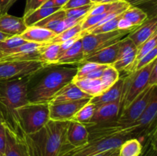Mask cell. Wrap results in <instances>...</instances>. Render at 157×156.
Masks as SVG:
<instances>
[{
  "label": "cell",
  "mask_w": 157,
  "mask_h": 156,
  "mask_svg": "<svg viewBox=\"0 0 157 156\" xmlns=\"http://www.w3.org/2000/svg\"><path fill=\"white\" fill-rule=\"evenodd\" d=\"M30 77L0 80V122L6 130L18 136H26L20 125L17 109L29 102Z\"/></svg>",
  "instance_id": "obj_1"
},
{
  "label": "cell",
  "mask_w": 157,
  "mask_h": 156,
  "mask_svg": "<svg viewBox=\"0 0 157 156\" xmlns=\"http://www.w3.org/2000/svg\"><path fill=\"white\" fill-rule=\"evenodd\" d=\"M50 70L34 85L28 86V100L34 103H49L62 87L71 82L78 72L77 67L50 66Z\"/></svg>",
  "instance_id": "obj_2"
},
{
  "label": "cell",
  "mask_w": 157,
  "mask_h": 156,
  "mask_svg": "<svg viewBox=\"0 0 157 156\" xmlns=\"http://www.w3.org/2000/svg\"><path fill=\"white\" fill-rule=\"evenodd\" d=\"M69 121L49 120L34 134L27 135L32 156H60L66 145V131Z\"/></svg>",
  "instance_id": "obj_3"
},
{
  "label": "cell",
  "mask_w": 157,
  "mask_h": 156,
  "mask_svg": "<svg viewBox=\"0 0 157 156\" xmlns=\"http://www.w3.org/2000/svg\"><path fill=\"white\" fill-rule=\"evenodd\" d=\"M21 129L25 135L39 131L50 120L48 103L28 102L17 109Z\"/></svg>",
  "instance_id": "obj_4"
},
{
  "label": "cell",
  "mask_w": 157,
  "mask_h": 156,
  "mask_svg": "<svg viewBox=\"0 0 157 156\" xmlns=\"http://www.w3.org/2000/svg\"><path fill=\"white\" fill-rule=\"evenodd\" d=\"M157 64V60L143 67L140 70L130 73L124 77V89L121 96V111L125 110L138 95L140 94L149 86V76L150 72Z\"/></svg>",
  "instance_id": "obj_5"
},
{
  "label": "cell",
  "mask_w": 157,
  "mask_h": 156,
  "mask_svg": "<svg viewBox=\"0 0 157 156\" xmlns=\"http://www.w3.org/2000/svg\"><path fill=\"white\" fill-rule=\"evenodd\" d=\"M130 139L124 136L95 139L89 140L86 145L77 148H70L63 152L60 156H94L100 153L105 152L120 148L123 142Z\"/></svg>",
  "instance_id": "obj_6"
},
{
  "label": "cell",
  "mask_w": 157,
  "mask_h": 156,
  "mask_svg": "<svg viewBox=\"0 0 157 156\" xmlns=\"http://www.w3.org/2000/svg\"><path fill=\"white\" fill-rule=\"evenodd\" d=\"M47 67L49 66L38 61L2 62L0 63V80L32 76Z\"/></svg>",
  "instance_id": "obj_7"
},
{
  "label": "cell",
  "mask_w": 157,
  "mask_h": 156,
  "mask_svg": "<svg viewBox=\"0 0 157 156\" xmlns=\"http://www.w3.org/2000/svg\"><path fill=\"white\" fill-rule=\"evenodd\" d=\"M131 32L132 31L116 30L106 33L86 34L81 38L84 56H88L98 50L121 41Z\"/></svg>",
  "instance_id": "obj_8"
},
{
  "label": "cell",
  "mask_w": 157,
  "mask_h": 156,
  "mask_svg": "<svg viewBox=\"0 0 157 156\" xmlns=\"http://www.w3.org/2000/svg\"><path fill=\"white\" fill-rule=\"evenodd\" d=\"M155 90H156V86H149L147 87L125 110L121 112V115H119L115 122L124 128L133 123L139 119L148 105Z\"/></svg>",
  "instance_id": "obj_9"
},
{
  "label": "cell",
  "mask_w": 157,
  "mask_h": 156,
  "mask_svg": "<svg viewBox=\"0 0 157 156\" xmlns=\"http://www.w3.org/2000/svg\"><path fill=\"white\" fill-rule=\"evenodd\" d=\"M91 98H85L72 102L49 104V119L53 121H70Z\"/></svg>",
  "instance_id": "obj_10"
},
{
  "label": "cell",
  "mask_w": 157,
  "mask_h": 156,
  "mask_svg": "<svg viewBox=\"0 0 157 156\" xmlns=\"http://www.w3.org/2000/svg\"><path fill=\"white\" fill-rule=\"evenodd\" d=\"M89 142V133L84 124L70 120L66 131V145L61 154L70 148L86 145ZM60 154V155H61Z\"/></svg>",
  "instance_id": "obj_11"
},
{
  "label": "cell",
  "mask_w": 157,
  "mask_h": 156,
  "mask_svg": "<svg viewBox=\"0 0 157 156\" xmlns=\"http://www.w3.org/2000/svg\"><path fill=\"white\" fill-rule=\"evenodd\" d=\"M121 98L109 103L98 106L94 113L93 117L90 119V123L85 126L117 120L121 112Z\"/></svg>",
  "instance_id": "obj_12"
},
{
  "label": "cell",
  "mask_w": 157,
  "mask_h": 156,
  "mask_svg": "<svg viewBox=\"0 0 157 156\" xmlns=\"http://www.w3.org/2000/svg\"><path fill=\"white\" fill-rule=\"evenodd\" d=\"M2 156H32L27 141V135L18 136L6 130V148L4 154Z\"/></svg>",
  "instance_id": "obj_13"
},
{
  "label": "cell",
  "mask_w": 157,
  "mask_h": 156,
  "mask_svg": "<svg viewBox=\"0 0 157 156\" xmlns=\"http://www.w3.org/2000/svg\"><path fill=\"white\" fill-rule=\"evenodd\" d=\"M120 43L121 41L85 57L82 63L92 62L104 65H113L118 58Z\"/></svg>",
  "instance_id": "obj_14"
},
{
  "label": "cell",
  "mask_w": 157,
  "mask_h": 156,
  "mask_svg": "<svg viewBox=\"0 0 157 156\" xmlns=\"http://www.w3.org/2000/svg\"><path fill=\"white\" fill-rule=\"evenodd\" d=\"M156 32H157V20L156 17H153L138 26L127 35V38L138 47L151 38Z\"/></svg>",
  "instance_id": "obj_15"
},
{
  "label": "cell",
  "mask_w": 157,
  "mask_h": 156,
  "mask_svg": "<svg viewBox=\"0 0 157 156\" xmlns=\"http://www.w3.org/2000/svg\"><path fill=\"white\" fill-rule=\"evenodd\" d=\"M91 96L83 92L74 82H71L61 89L50 101L49 104H57L61 102H72Z\"/></svg>",
  "instance_id": "obj_16"
},
{
  "label": "cell",
  "mask_w": 157,
  "mask_h": 156,
  "mask_svg": "<svg viewBox=\"0 0 157 156\" xmlns=\"http://www.w3.org/2000/svg\"><path fill=\"white\" fill-rule=\"evenodd\" d=\"M27 28L22 18L8 13L0 15V32L10 37L20 36Z\"/></svg>",
  "instance_id": "obj_17"
},
{
  "label": "cell",
  "mask_w": 157,
  "mask_h": 156,
  "mask_svg": "<svg viewBox=\"0 0 157 156\" xmlns=\"http://www.w3.org/2000/svg\"><path fill=\"white\" fill-rule=\"evenodd\" d=\"M124 84V78L120 77V79L113 86L109 87L107 90L98 96L91 97L90 102L98 106L102 105V104L113 102V101L120 99L123 94Z\"/></svg>",
  "instance_id": "obj_18"
},
{
  "label": "cell",
  "mask_w": 157,
  "mask_h": 156,
  "mask_svg": "<svg viewBox=\"0 0 157 156\" xmlns=\"http://www.w3.org/2000/svg\"><path fill=\"white\" fill-rule=\"evenodd\" d=\"M55 35L53 32L48 29L33 25L28 27L19 37L28 42L45 44Z\"/></svg>",
  "instance_id": "obj_19"
},
{
  "label": "cell",
  "mask_w": 157,
  "mask_h": 156,
  "mask_svg": "<svg viewBox=\"0 0 157 156\" xmlns=\"http://www.w3.org/2000/svg\"><path fill=\"white\" fill-rule=\"evenodd\" d=\"M84 53L81 39L77 41L58 59L55 65L81 64L84 61Z\"/></svg>",
  "instance_id": "obj_20"
},
{
  "label": "cell",
  "mask_w": 157,
  "mask_h": 156,
  "mask_svg": "<svg viewBox=\"0 0 157 156\" xmlns=\"http://www.w3.org/2000/svg\"><path fill=\"white\" fill-rule=\"evenodd\" d=\"M157 114V93L156 90L153 93L151 99L149 102L145 110L140 115L139 119L135 121V123L138 128H142L148 126L149 125L154 122Z\"/></svg>",
  "instance_id": "obj_21"
},
{
  "label": "cell",
  "mask_w": 157,
  "mask_h": 156,
  "mask_svg": "<svg viewBox=\"0 0 157 156\" xmlns=\"http://www.w3.org/2000/svg\"><path fill=\"white\" fill-rule=\"evenodd\" d=\"M75 83L83 92L88 94L91 97L96 96L104 92V86L101 79H84L72 81Z\"/></svg>",
  "instance_id": "obj_22"
},
{
  "label": "cell",
  "mask_w": 157,
  "mask_h": 156,
  "mask_svg": "<svg viewBox=\"0 0 157 156\" xmlns=\"http://www.w3.org/2000/svg\"><path fill=\"white\" fill-rule=\"evenodd\" d=\"M60 44H43L39 50V61L48 66H53L59 58Z\"/></svg>",
  "instance_id": "obj_23"
},
{
  "label": "cell",
  "mask_w": 157,
  "mask_h": 156,
  "mask_svg": "<svg viewBox=\"0 0 157 156\" xmlns=\"http://www.w3.org/2000/svg\"><path fill=\"white\" fill-rule=\"evenodd\" d=\"M59 9H61V8H38V9L33 11V12H30V13L28 14V15L23 16L25 24L27 26V28L35 25V24L39 22L40 21H41V20H43L44 18H45L46 17L49 16L50 15L53 14L54 12L58 11Z\"/></svg>",
  "instance_id": "obj_24"
},
{
  "label": "cell",
  "mask_w": 157,
  "mask_h": 156,
  "mask_svg": "<svg viewBox=\"0 0 157 156\" xmlns=\"http://www.w3.org/2000/svg\"><path fill=\"white\" fill-rule=\"evenodd\" d=\"M143 151V145L136 138H130L118 148L117 156H140Z\"/></svg>",
  "instance_id": "obj_25"
},
{
  "label": "cell",
  "mask_w": 157,
  "mask_h": 156,
  "mask_svg": "<svg viewBox=\"0 0 157 156\" xmlns=\"http://www.w3.org/2000/svg\"><path fill=\"white\" fill-rule=\"evenodd\" d=\"M65 12L61 9L57 12H54L49 16L46 17L45 18L40 21L35 25L48 29L56 35V31L59 26L60 23L65 18Z\"/></svg>",
  "instance_id": "obj_26"
},
{
  "label": "cell",
  "mask_w": 157,
  "mask_h": 156,
  "mask_svg": "<svg viewBox=\"0 0 157 156\" xmlns=\"http://www.w3.org/2000/svg\"><path fill=\"white\" fill-rule=\"evenodd\" d=\"M122 17L128 20L135 27H138L148 19V15L144 10L133 6H130L123 12Z\"/></svg>",
  "instance_id": "obj_27"
},
{
  "label": "cell",
  "mask_w": 157,
  "mask_h": 156,
  "mask_svg": "<svg viewBox=\"0 0 157 156\" xmlns=\"http://www.w3.org/2000/svg\"><path fill=\"white\" fill-rule=\"evenodd\" d=\"M96 107L94 104L90 102H87L77 112L76 114L73 116L71 120L80 122L81 124H84V125H88L90 123V119L93 117Z\"/></svg>",
  "instance_id": "obj_28"
},
{
  "label": "cell",
  "mask_w": 157,
  "mask_h": 156,
  "mask_svg": "<svg viewBox=\"0 0 157 156\" xmlns=\"http://www.w3.org/2000/svg\"><path fill=\"white\" fill-rule=\"evenodd\" d=\"M81 23L82 22L79 23V24H76V25L73 26V27L70 28L66 29L65 31L62 32L61 33L58 34V35H56L48 42L46 43L45 44H61V43L64 42V41L76 36L77 35H78V34L82 32V29H81Z\"/></svg>",
  "instance_id": "obj_29"
},
{
  "label": "cell",
  "mask_w": 157,
  "mask_h": 156,
  "mask_svg": "<svg viewBox=\"0 0 157 156\" xmlns=\"http://www.w3.org/2000/svg\"><path fill=\"white\" fill-rule=\"evenodd\" d=\"M100 79L104 86V90H107L120 79V73L112 65H107Z\"/></svg>",
  "instance_id": "obj_30"
},
{
  "label": "cell",
  "mask_w": 157,
  "mask_h": 156,
  "mask_svg": "<svg viewBox=\"0 0 157 156\" xmlns=\"http://www.w3.org/2000/svg\"><path fill=\"white\" fill-rule=\"evenodd\" d=\"M156 46H157V32H156L155 34H153V36H152L151 38H149L147 41H145L144 44H142L140 47H137V52H136V59H135L134 65H133V70H134L135 65L136 64V63H137L141 58H144L145 55H147V54H149L150 51H152L153 49L156 48Z\"/></svg>",
  "instance_id": "obj_31"
},
{
  "label": "cell",
  "mask_w": 157,
  "mask_h": 156,
  "mask_svg": "<svg viewBox=\"0 0 157 156\" xmlns=\"http://www.w3.org/2000/svg\"><path fill=\"white\" fill-rule=\"evenodd\" d=\"M122 14L117 15V16L113 18V19L110 20V21H107V22L104 23V24H101V25L98 26V27L94 28L92 29L91 31H90L88 33H90V34L106 33V32H113V31L117 30V23L120 18H121V16H122Z\"/></svg>",
  "instance_id": "obj_32"
},
{
  "label": "cell",
  "mask_w": 157,
  "mask_h": 156,
  "mask_svg": "<svg viewBox=\"0 0 157 156\" xmlns=\"http://www.w3.org/2000/svg\"><path fill=\"white\" fill-rule=\"evenodd\" d=\"M80 65L81 66H78V72L76 73V76H75V78H74L72 81L84 79L86 75H87L89 73H90L94 70L98 68L101 64L92 62H84L81 64Z\"/></svg>",
  "instance_id": "obj_33"
},
{
  "label": "cell",
  "mask_w": 157,
  "mask_h": 156,
  "mask_svg": "<svg viewBox=\"0 0 157 156\" xmlns=\"http://www.w3.org/2000/svg\"><path fill=\"white\" fill-rule=\"evenodd\" d=\"M94 4H90L87 5V6H81V7L75 8V9H67L65 10V16L68 17V18H83V17H86L92 7Z\"/></svg>",
  "instance_id": "obj_34"
},
{
  "label": "cell",
  "mask_w": 157,
  "mask_h": 156,
  "mask_svg": "<svg viewBox=\"0 0 157 156\" xmlns=\"http://www.w3.org/2000/svg\"><path fill=\"white\" fill-rule=\"evenodd\" d=\"M156 57H157V47L153 49L152 51H150V53L147 54V55H145L144 58H141V59L136 63V64L135 65L133 72L140 70L141 68H143V67H146L147 65L150 64V63H152L154 60L156 59Z\"/></svg>",
  "instance_id": "obj_35"
},
{
  "label": "cell",
  "mask_w": 157,
  "mask_h": 156,
  "mask_svg": "<svg viewBox=\"0 0 157 156\" xmlns=\"http://www.w3.org/2000/svg\"><path fill=\"white\" fill-rule=\"evenodd\" d=\"M47 0H26L25 8L24 15H28L30 12H33L35 9L41 7Z\"/></svg>",
  "instance_id": "obj_36"
},
{
  "label": "cell",
  "mask_w": 157,
  "mask_h": 156,
  "mask_svg": "<svg viewBox=\"0 0 157 156\" xmlns=\"http://www.w3.org/2000/svg\"><path fill=\"white\" fill-rule=\"evenodd\" d=\"M90 4H94V3H92L90 0H68L67 2L64 6H62L61 9L65 11L67 9H75Z\"/></svg>",
  "instance_id": "obj_37"
},
{
  "label": "cell",
  "mask_w": 157,
  "mask_h": 156,
  "mask_svg": "<svg viewBox=\"0 0 157 156\" xmlns=\"http://www.w3.org/2000/svg\"><path fill=\"white\" fill-rule=\"evenodd\" d=\"M137 27H135L133 26L128 20H127L126 18H123L121 16V18H120L119 21L117 23V30L120 31H132L133 32L135 28H136Z\"/></svg>",
  "instance_id": "obj_38"
},
{
  "label": "cell",
  "mask_w": 157,
  "mask_h": 156,
  "mask_svg": "<svg viewBox=\"0 0 157 156\" xmlns=\"http://www.w3.org/2000/svg\"><path fill=\"white\" fill-rule=\"evenodd\" d=\"M107 65H104V64H101L99 67L97 69L94 70L93 71H91L90 73H89L88 74L86 75L84 78H87V79H100L101 77L103 74V72H104V69L107 67Z\"/></svg>",
  "instance_id": "obj_39"
},
{
  "label": "cell",
  "mask_w": 157,
  "mask_h": 156,
  "mask_svg": "<svg viewBox=\"0 0 157 156\" xmlns=\"http://www.w3.org/2000/svg\"><path fill=\"white\" fill-rule=\"evenodd\" d=\"M6 143V130L2 124H0V155H3Z\"/></svg>",
  "instance_id": "obj_40"
},
{
  "label": "cell",
  "mask_w": 157,
  "mask_h": 156,
  "mask_svg": "<svg viewBox=\"0 0 157 156\" xmlns=\"http://www.w3.org/2000/svg\"><path fill=\"white\" fill-rule=\"evenodd\" d=\"M18 0H0V14L7 13L9 9L12 6V5Z\"/></svg>",
  "instance_id": "obj_41"
},
{
  "label": "cell",
  "mask_w": 157,
  "mask_h": 156,
  "mask_svg": "<svg viewBox=\"0 0 157 156\" xmlns=\"http://www.w3.org/2000/svg\"><path fill=\"white\" fill-rule=\"evenodd\" d=\"M149 85L156 86L157 85V64L152 69L149 76Z\"/></svg>",
  "instance_id": "obj_42"
},
{
  "label": "cell",
  "mask_w": 157,
  "mask_h": 156,
  "mask_svg": "<svg viewBox=\"0 0 157 156\" xmlns=\"http://www.w3.org/2000/svg\"><path fill=\"white\" fill-rule=\"evenodd\" d=\"M124 1L127 2L130 6H136L137 5H140V4H144V3H147L149 2H151L153 0H124Z\"/></svg>",
  "instance_id": "obj_43"
},
{
  "label": "cell",
  "mask_w": 157,
  "mask_h": 156,
  "mask_svg": "<svg viewBox=\"0 0 157 156\" xmlns=\"http://www.w3.org/2000/svg\"><path fill=\"white\" fill-rule=\"evenodd\" d=\"M43 8H52V7H57L55 6V3L54 0H47L44 4L41 6Z\"/></svg>",
  "instance_id": "obj_44"
},
{
  "label": "cell",
  "mask_w": 157,
  "mask_h": 156,
  "mask_svg": "<svg viewBox=\"0 0 157 156\" xmlns=\"http://www.w3.org/2000/svg\"><path fill=\"white\" fill-rule=\"evenodd\" d=\"M119 1L121 0H96L95 4H108V3H113Z\"/></svg>",
  "instance_id": "obj_45"
},
{
  "label": "cell",
  "mask_w": 157,
  "mask_h": 156,
  "mask_svg": "<svg viewBox=\"0 0 157 156\" xmlns=\"http://www.w3.org/2000/svg\"><path fill=\"white\" fill-rule=\"evenodd\" d=\"M55 3V6L57 7H59V8H62V6H64L66 3L67 2L68 0H54Z\"/></svg>",
  "instance_id": "obj_46"
},
{
  "label": "cell",
  "mask_w": 157,
  "mask_h": 156,
  "mask_svg": "<svg viewBox=\"0 0 157 156\" xmlns=\"http://www.w3.org/2000/svg\"><path fill=\"white\" fill-rule=\"evenodd\" d=\"M118 149V148H117ZM117 149H113V150H110V151H105V152H102V153H100V154H96V155L94 156H110V154H113V152H114L115 151H116Z\"/></svg>",
  "instance_id": "obj_47"
},
{
  "label": "cell",
  "mask_w": 157,
  "mask_h": 156,
  "mask_svg": "<svg viewBox=\"0 0 157 156\" xmlns=\"http://www.w3.org/2000/svg\"><path fill=\"white\" fill-rule=\"evenodd\" d=\"M10 38V36L8 35H6V34L2 33V32H0V41H4V40L7 39V38Z\"/></svg>",
  "instance_id": "obj_48"
},
{
  "label": "cell",
  "mask_w": 157,
  "mask_h": 156,
  "mask_svg": "<svg viewBox=\"0 0 157 156\" xmlns=\"http://www.w3.org/2000/svg\"><path fill=\"white\" fill-rule=\"evenodd\" d=\"M117 154H118V149H117L116 151H115L113 154H110V156H117Z\"/></svg>",
  "instance_id": "obj_49"
},
{
  "label": "cell",
  "mask_w": 157,
  "mask_h": 156,
  "mask_svg": "<svg viewBox=\"0 0 157 156\" xmlns=\"http://www.w3.org/2000/svg\"><path fill=\"white\" fill-rule=\"evenodd\" d=\"M140 156H147V150H146V152H145V151H144V148H143V151Z\"/></svg>",
  "instance_id": "obj_50"
},
{
  "label": "cell",
  "mask_w": 157,
  "mask_h": 156,
  "mask_svg": "<svg viewBox=\"0 0 157 156\" xmlns=\"http://www.w3.org/2000/svg\"><path fill=\"white\" fill-rule=\"evenodd\" d=\"M90 1L92 3H94V4H95V2H96V0H90Z\"/></svg>",
  "instance_id": "obj_51"
},
{
  "label": "cell",
  "mask_w": 157,
  "mask_h": 156,
  "mask_svg": "<svg viewBox=\"0 0 157 156\" xmlns=\"http://www.w3.org/2000/svg\"><path fill=\"white\" fill-rule=\"evenodd\" d=\"M0 124H2V123H1V122H0Z\"/></svg>",
  "instance_id": "obj_52"
},
{
  "label": "cell",
  "mask_w": 157,
  "mask_h": 156,
  "mask_svg": "<svg viewBox=\"0 0 157 156\" xmlns=\"http://www.w3.org/2000/svg\"><path fill=\"white\" fill-rule=\"evenodd\" d=\"M0 15H1V14H0Z\"/></svg>",
  "instance_id": "obj_53"
},
{
  "label": "cell",
  "mask_w": 157,
  "mask_h": 156,
  "mask_svg": "<svg viewBox=\"0 0 157 156\" xmlns=\"http://www.w3.org/2000/svg\"><path fill=\"white\" fill-rule=\"evenodd\" d=\"M0 156H1V155H0Z\"/></svg>",
  "instance_id": "obj_54"
}]
</instances>
